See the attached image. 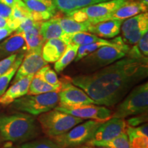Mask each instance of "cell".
Wrapping results in <instances>:
<instances>
[{"instance_id": "24", "label": "cell", "mask_w": 148, "mask_h": 148, "mask_svg": "<svg viewBox=\"0 0 148 148\" xmlns=\"http://www.w3.org/2000/svg\"><path fill=\"white\" fill-rule=\"evenodd\" d=\"M27 8L32 12L49 13L54 15L56 12L52 0H22Z\"/></svg>"}, {"instance_id": "35", "label": "cell", "mask_w": 148, "mask_h": 148, "mask_svg": "<svg viewBox=\"0 0 148 148\" xmlns=\"http://www.w3.org/2000/svg\"><path fill=\"white\" fill-rule=\"evenodd\" d=\"M136 47L141 54L145 57H147L148 56V32H145L137 43L136 44Z\"/></svg>"}, {"instance_id": "14", "label": "cell", "mask_w": 148, "mask_h": 148, "mask_svg": "<svg viewBox=\"0 0 148 148\" xmlns=\"http://www.w3.org/2000/svg\"><path fill=\"white\" fill-rule=\"evenodd\" d=\"M34 75V74H31L27 75L13 83L8 89H6L2 95L0 96V104L4 106H8L15 99L27 95L29 84Z\"/></svg>"}, {"instance_id": "16", "label": "cell", "mask_w": 148, "mask_h": 148, "mask_svg": "<svg viewBox=\"0 0 148 148\" xmlns=\"http://www.w3.org/2000/svg\"><path fill=\"white\" fill-rule=\"evenodd\" d=\"M147 11V6L138 1H131L119 7L112 13L104 17L101 21L108 20H123L136 15L140 13H143ZM101 22V21H100Z\"/></svg>"}, {"instance_id": "21", "label": "cell", "mask_w": 148, "mask_h": 148, "mask_svg": "<svg viewBox=\"0 0 148 148\" xmlns=\"http://www.w3.org/2000/svg\"><path fill=\"white\" fill-rule=\"evenodd\" d=\"M60 85L53 86L44 80L38 72L33 76L28 88V95L46 93L49 92H59L61 88Z\"/></svg>"}, {"instance_id": "30", "label": "cell", "mask_w": 148, "mask_h": 148, "mask_svg": "<svg viewBox=\"0 0 148 148\" xmlns=\"http://www.w3.org/2000/svg\"><path fill=\"white\" fill-rule=\"evenodd\" d=\"M130 148H148V137L140 136H127Z\"/></svg>"}, {"instance_id": "28", "label": "cell", "mask_w": 148, "mask_h": 148, "mask_svg": "<svg viewBox=\"0 0 148 148\" xmlns=\"http://www.w3.org/2000/svg\"><path fill=\"white\" fill-rule=\"evenodd\" d=\"M6 148H62L58 145L54 140L48 139V138H42L32 140V141L25 142V143L19 144V145L11 146Z\"/></svg>"}, {"instance_id": "34", "label": "cell", "mask_w": 148, "mask_h": 148, "mask_svg": "<svg viewBox=\"0 0 148 148\" xmlns=\"http://www.w3.org/2000/svg\"><path fill=\"white\" fill-rule=\"evenodd\" d=\"M42 22H37L34 21V20H32L31 18H27L25 19H24L23 21H21V23H20L19 26L17 29H16V32H25L27 31L30 30L31 29H32L33 27L37 26V25H40Z\"/></svg>"}, {"instance_id": "12", "label": "cell", "mask_w": 148, "mask_h": 148, "mask_svg": "<svg viewBox=\"0 0 148 148\" xmlns=\"http://www.w3.org/2000/svg\"><path fill=\"white\" fill-rule=\"evenodd\" d=\"M46 64H47V62H45L42 57V47L27 51L16 71L15 76L12 80V84L17 82L22 77L31 74H35Z\"/></svg>"}, {"instance_id": "26", "label": "cell", "mask_w": 148, "mask_h": 148, "mask_svg": "<svg viewBox=\"0 0 148 148\" xmlns=\"http://www.w3.org/2000/svg\"><path fill=\"white\" fill-rule=\"evenodd\" d=\"M40 24L33 27L30 30L23 33L26 43L27 51L42 47V45L46 41L40 33Z\"/></svg>"}, {"instance_id": "41", "label": "cell", "mask_w": 148, "mask_h": 148, "mask_svg": "<svg viewBox=\"0 0 148 148\" xmlns=\"http://www.w3.org/2000/svg\"><path fill=\"white\" fill-rule=\"evenodd\" d=\"M138 1L146 5V6H148V0H138Z\"/></svg>"}, {"instance_id": "2", "label": "cell", "mask_w": 148, "mask_h": 148, "mask_svg": "<svg viewBox=\"0 0 148 148\" xmlns=\"http://www.w3.org/2000/svg\"><path fill=\"white\" fill-rule=\"evenodd\" d=\"M0 134L3 140L21 143L38 136L39 129L33 115L17 112L0 116Z\"/></svg>"}, {"instance_id": "33", "label": "cell", "mask_w": 148, "mask_h": 148, "mask_svg": "<svg viewBox=\"0 0 148 148\" xmlns=\"http://www.w3.org/2000/svg\"><path fill=\"white\" fill-rule=\"evenodd\" d=\"M18 53H14L0 60V75L5 73L13 65Z\"/></svg>"}, {"instance_id": "1", "label": "cell", "mask_w": 148, "mask_h": 148, "mask_svg": "<svg viewBox=\"0 0 148 148\" xmlns=\"http://www.w3.org/2000/svg\"><path fill=\"white\" fill-rule=\"evenodd\" d=\"M147 75V58H136L127 54L100 69L79 74L70 79L96 104L114 106Z\"/></svg>"}, {"instance_id": "18", "label": "cell", "mask_w": 148, "mask_h": 148, "mask_svg": "<svg viewBox=\"0 0 148 148\" xmlns=\"http://www.w3.org/2000/svg\"><path fill=\"white\" fill-rule=\"evenodd\" d=\"M66 44L60 38H51L45 42L42 47V57L47 63L56 62L65 51Z\"/></svg>"}, {"instance_id": "20", "label": "cell", "mask_w": 148, "mask_h": 148, "mask_svg": "<svg viewBox=\"0 0 148 148\" xmlns=\"http://www.w3.org/2000/svg\"><path fill=\"white\" fill-rule=\"evenodd\" d=\"M40 33L45 40L51 38L62 39L64 32L59 23V18H51L40 24Z\"/></svg>"}, {"instance_id": "23", "label": "cell", "mask_w": 148, "mask_h": 148, "mask_svg": "<svg viewBox=\"0 0 148 148\" xmlns=\"http://www.w3.org/2000/svg\"><path fill=\"white\" fill-rule=\"evenodd\" d=\"M59 23L65 34H75L77 32H88L90 23L89 22H77L70 17L59 18Z\"/></svg>"}, {"instance_id": "37", "label": "cell", "mask_w": 148, "mask_h": 148, "mask_svg": "<svg viewBox=\"0 0 148 148\" xmlns=\"http://www.w3.org/2000/svg\"><path fill=\"white\" fill-rule=\"evenodd\" d=\"M5 4L10 5V7L13 8V7H25L26 6L25 3L22 0H1Z\"/></svg>"}, {"instance_id": "32", "label": "cell", "mask_w": 148, "mask_h": 148, "mask_svg": "<svg viewBox=\"0 0 148 148\" xmlns=\"http://www.w3.org/2000/svg\"><path fill=\"white\" fill-rule=\"evenodd\" d=\"M147 112H145V113L138 114V115H135L134 116H132V117L127 119L125 121V123H126L127 127H135L143 124L145 122H147Z\"/></svg>"}, {"instance_id": "5", "label": "cell", "mask_w": 148, "mask_h": 148, "mask_svg": "<svg viewBox=\"0 0 148 148\" xmlns=\"http://www.w3.org/2000/svg\"><path fill=\"white\" fill-rule=\"evenodd\" d=\"M148 84L147 82L136 85L119 103L112 117L125 118L147 112Z\"/></svg>"}, {"instance_id": "6", "label": "cell", "mask_w": 148, "mask_h": 148, "mask_svg": "<svg viewBox=\"0 0 148 148\" xmlns=\"http://www.w3.org/2000/svg\"><path fill=\"white\" fill-rule=\"evenodd\" d=\"M58 92H49L37 95H27L12 103V107L23 112L38 116L54 109L58 104Z\"/></svg>"}, {"instance_id": "36", "label": "cell", "mask_w": 148, "mask_h": 148, "mask_svg": "<svg viewBox=\"0 0 148 148\" xmlns=\"http://www.w3.org/2000/svg\"><path fill=\"white\" fill-rule=\"evenodd\" d=\"M12 8L0 0V16L9 19L12 14Z\"/></svg>"}, {"instance_id": "8", "label": "cell", "mask_w": 148, "mask_h": 148, "mask_svg": "<svg viewBox=\"0 0 148 148\" xmlns=\"http://www.w3.org/2000/svg\"><path fill=\"white\" fill-rule=\"evenodd\" d=\"M122 39L127 45H136L141 36L148 32L147 12L140 13L122 23Z\"/></svg>"}, {"instance_id": "7", "label": "cell", "mask_w": 148, "mask_h": 148, "mask_svg": "<svg viewBox=\"0 0 148 148\" xmlns=\"http://www.w3.org/2000/svg\"><path fill=\"white\" fill-rule=\"evenodd\" d=\"M101 123L90 119L81 124L79 123L68 132L52 139L62 148L78 147L92 139Z\"/></svg>"}, {"instance_id": "31", "label": "cell", "mask_w": 148, "mask_h": 148, "mask_svg": "<svg viewBox=\"0 0 148 148\" xmlns=\"http://www.w3.org/2000/svg\"><path fill=\"white\" fill-rule=\"evenodd\" d=\"M126 134L127 136L134 135V136H140L148 137V125L147 123H143L137 127H127Z\"/></svg>"}, {"instance_id": "13", "label": "cell", "mask_w": 148, "mask_h": 148, "mask_svg": "<svg viewBox=\"0 0 148 148\" xmlns=\"http://www.w3.org/2000/svg\"><path fill=\"white\" fill-rule=\"evenodd\" d=\"M127 125L125 120L121 118L111 117L102 122L96 130L91 140H108L126 133Z\"/></svg>"}, {"instance_id": "38", "label": "cell", "mask_w": 148, "mask_h": 148, "mask_svg": "<svg viewBox=\"0 0 148 148\" xmlns=\"http://www.w3.org/2000/svg\"><path fill=\"white\" fill-rule=\"evenodd\" d=\"M13 32V29H11L10 27L8 26L3 27V28H0V41H1V40L4 39L6 37L10 36Z\"/></svg>"}, {"instance_id": "17", "label": "cell", "mask_w": 148, "mask_h": 148, "mask_svg": "<svg viewBox=\"0 0 148 148\" xmlns=\"http://www.w3.org/2000/svg\"><path fill=\"white\" fill-rule=\"evenodd\" d=\"M122 23V20H108L90 23L88 32L102 38H112L120 33Z\"/></svg>"}, {"instance_id": "19", "label": "cell", "mask_w": 148, "mask_h": 148, "mask_svg": "<svg viewBox=\"0 0 148 148\" xmlns=\"http://www.w3.org/2000/svg\"><path fill=\"white\" fill-rule=\"evenodd\" d=\"M56 8L65 14L77 9L110 0H52Z\"/></svg>"}, {"instance_id": "39", "label": "cell", "mask_w": 148, "mask_h": 148, "mask_svg": "<svg viewBox=\"0 0 148 148\" xmlns=\"http://www.w3.org/2000/svg\"><path fill=\"white\" fill-rule=\"evenodd\" d=\"M8 26V19L0 16V28Z\"/></svg>"}, {"instance_id": "22", "label": "cell", "mask_w": 148, "mask_h": 148, "mask_svg": "<svg viewBox=\"0 0 148 148\" xmlns=\"http://www.w3.org/2000/svg\"><path fill=\"white\" fill-rule=\"evenodd\" d=\"M79 45L73 43H69L66 45L65 51L63 54L54 64V69L58 73L62 71L70 63L75 60L76 57Z\"/></svg>"}, {"instance_id": "3", "label": "cell", "mask_w": 148, "mask_h": 148, "mask_svg": "<svg viewBox=\"0 0 148 148\" xmlns=\"http://www.w3.org/2000/svg\"><path fill=\"white\" fill-rule=\"evenodd\" d=\"M130 49L127 44L122 47L102 46L79 60V68L83 73H92L125 57Z\"/></svg>"}, {"instance_id": "25", "label": "cell", "mask_w": 148, "mask_h": 148, "mask_svg": "<svg viewBox=\"0 0 148 148\" xmlns=\"http://www.w3.org/2000/svg\"><path fill=\"white\" fill-rule=\"evenodd\" d=\"M85 144L88 145L99 146V147L108 148H130L129 138L126 133L108 140H90Z\"/></svg>"}, {"instance_id": "27", "label": "cell", "mask_w": 148, "mask_h": 148, "mask_svg": "<svg viewBox=\"0 0 148 148\" xmlns=\"http://www.w3.org/2000/svg\"><path fill=\"white\" fill-rule=\"evenodd\" d=\"M24 55H25V53H18L13 65L11 66L5 73L0 75V96L4 93L11 80L15 75L16 71L18 70L22 60H23Z\"/></svg>"}, {"instance_id": "10", "label": "cell", "mask_w": 148, "mask_h": 148, "mask_svg": "<svg viewBox=\"0 0 148 148\" xmlns=\"http://www.w3.org/2000/svg\"><path fill=\"white\" fill-rule=\"evenodd\" d=\"M55 109L82 119L95 120L101 122H104L110 119L112 114L110 109H108L106 106H96L95 104L84 105L71 108L57 106Z\"/></svg>"}, {"instance_id": "11", "label": "cell", "mask_w": 148, "mask_h": 148, "mask_svg": "<svg viewBox=\"0 0 148 148\" xmlns=\"http://www.w3.org/2000/svg\"><path fill=\"white\" fill-rule=\"evenodd\" d=\"M130 1L131 0H110L84 7L79 10L84 14L86 21L90 23H96Z\"/></svg>"}, {"instance_id": "40", "label": "cell", "mask_w": 148, "mask_h": 148, "mask_svg": "<svg viewBox=\"0 0 148 148\" xmlns=\"http://www.w3.org/2000/svg\"><path fill=\"white\" fill-rule=\"evenodd\" d=\"M75 148H108L105 147H99V146H92V145H88L85 144V145H79L78 147H76Z\"/></svg>"}, {"instance_id": "29", "label": "cell", "mask_w": 148, "mask_h": 148, "mask_svg": "<svg viewBox=\"0 0 148 148\" xmlns=\"http://www.w3.org/2000/svg\"><path fill=\"white\" fill-rule=\"evenodd\" d=\"M37 72L40 74L42 78L49 84L53 85V86L60 85L62 84L60 81L59 80L56 73L53 69H51L50 66L48 65V64L42 66L41 69Z\"/></svg>"}, {"instance_id": "9", "label": "cell", "mask_w": 148, "mask_h": 148, "mask_svg": "<svg viewBox=\"0 0 148 148\" xmlns=\"http://www.w3.org/2000/svg\"><path fill=\"white\" fill-rule=\"evenodd\" d=\"M61 83V88L58 92L59 106L71 108L88 104H96L84 90L72 84L71 82Z\"/></svg>"}, {"instance_id": "15", "label": "cell", "mask_w": 148, "mask_h": 148, "mask_svg": "<svg viewBox=\"0 0 148 148\" xmlns=\"http://www.w3.org/2000/svg\"><path fill=\"white\" fill-rule=\"evenodd\" d=\"M27 46L23 33L16 32L8 38L0 42V59L14 53H25Z\"/></svg>"}, {"instance_id": "4", "label": "cell", "mask_w": 148, "mask_h": 148, "mask_svg": "<svg viewBox=\"0 0 148 148\" xmlns=\"http://www.w3.org/2000/svg\"><path fill=\"white\" fill-rule=\"evenodd\" d=\"M38 121L42 132L53 138L68 132L84 119L54 108L38 115Z\"/></svg>"}]
</instances>
